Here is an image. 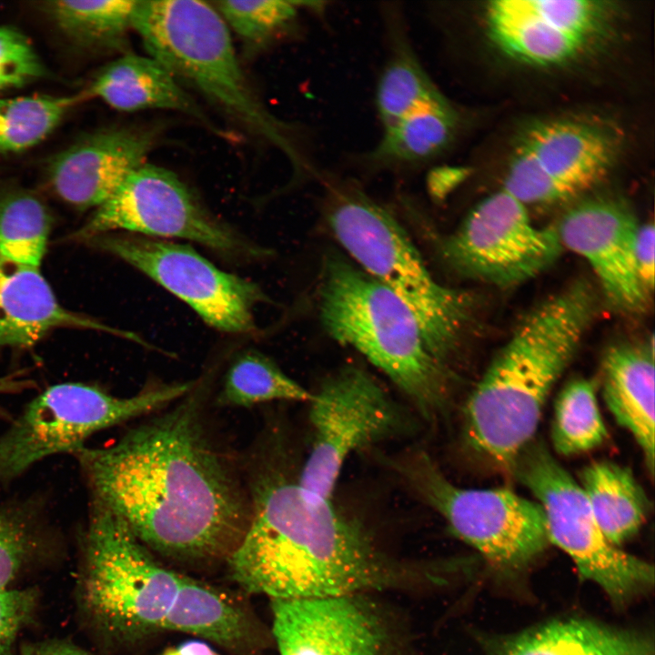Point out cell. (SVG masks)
<instances>
[{
    "label": "cell",
    "instance_id": "cell-38",
    "mask_svg": "<svg viewBox=\"0 0 655 655\" xmlns=\"http://www.w3.org/2000/svg\"><path fill=\"white\" fill-rule=\"evenodd\" d=\"M161 655H219L208 644L201 640H188L166 649Z\"/></svg>",
    "mask_w": 655,
    "mask_h": 655
},
{
    "label": "cell",
    "instance_id": "cell-33",
    "mask_svg": "<svg viewBox=\"0 0 655 655\" xmlns=\"http://www.w3.org/2000/svg\"><path fill=\"white\" fill-rule=\"evenodd\" d=\"M44 510L35 500L0 504V591L42 544Z\"/></svg>",
    "mask_w": 655,
    "mask_h": 655
},
{
    "label": "cell",
    "instance_id": "cell-22",
    "mask_svg": "<svg viewBox=\"0 0 655 655\" xmlns=\"http://www.w3.org/2000/svg\"><path fill=\"white\" fill-rule=\"evenodd\" d=\"M461 124L459 110L447 97L381 128L373 146L351 156L352 165L368 173H407L429 167L452 146Z\"/></svg>",
    "mask_w": 655,
    "mask_h": 655
},
{
    "label": "cell",
    "instance_id": "cell-35",
    "mask_svg": "<svg viewBox=\"0 0 655 655\" xmlns=\"http://www.w3.org/2000/svg\"><path fill=\"white\" fill-rule=\"evenodd\" d=\"M32 590L0 591V655H12L15 640L35 606Z\"/></svg>",
    "mask_w": 655,
    "mask_h": 655
},
{
    "label": "cell",
    "instance_id": "cell-20",
    "mask_svg": "<svg viewBox=\"0 0 655 655\" xmlns=\"http://www.w3.org/2000/svg\"><path fill=\"white\" fill-rule=\"evenodd\" d=\"M161 630L191 633L237 655H259L269 640L239 598L185 576Z\"/></svg>",
    "mask_w": 655,
    "mask_h": 655
},
{
    "label": "cell",
    "instance_id": "cell-27",
    "mask_svg": "<svg viewBox=\"0 0 655 655\" xmlns=\"http://www.w3.org/2000/svg\"><path fill=\"white\" fill-rule=\"evenodd\" d=\"M137 1L56 0L42 3L43 12L69 40L86 48L116 49L125 45Z\"/></svg>",
    "mask_w": 655,
    "mask_h": 655
},
{
    "label": "cell",
    "instance_id": "cell-31",
    "mask_svg": "<svg viewBox=\"0 0 655 655\" xmlns=\"http://www.w3.org/2000/svg\"><path fill=\"white\" fill-rule=\"evenodd\" d=\"M551 438L555 450L564 456L583 453L603 443L607 428L591 380L573 379L562 388L554 406Z\"/></svg>",
    "mask_w": 655,
    "mask_h": 655
},
{
    "label": "cell",
    "instance_id": "cell-30",
    "mask_svg": "<svg viewBox=\"0 0 655 655\" xmlns=\"http://www.w3.org/2000/svg\"><path fill=\"white\" fill-rule=\"evenodd\" d=\"M223 21L243 44L257 54L300 32L301 1H213Z\"/></svg>",
    "mask_w": 655,
    "mask_h": 655
},
{
    "label": "cell",
    "instance_id": "cell-14",
    "mask_svg": "<svg viewBox=\"0 0 655 655\" xmlns=\"http://www.w3.org/2000/svg\"><path fill=\"white\" fill-rule=\"evenodd\" d=\"M89 240L183 300L210 327L233 334L257 329L254 307L267 300L261 288L221 270L189 246L138 235Z\"/></svg>",
    "mask_w": 655,
    "mask_h": 655
},
{
    "label": "cell",
    "instance_id": "cell-23",
    "mask_svg": "<svg viewBox=\"0 0 655 655\" xmlns=\"http://www.w3.org/2000/svg\"><path fill=\"white\" fill-rule=\"evenodd\" d=\"M653 347L619 344L605 354L602 393L615 419L640 445L650 473L654 469Z\"/></svg>",
    "mask_w": 655,
    "mask_h": 655
},
{
    "label": "cell",
    "instance_id": "cell-16",
    "mask_svg": "<svg viewBox=\"0 0 655 655\" xmlns=\"http://www.w3.org/2000/svg\"><path fill=\"white\" fill-rule=\"evenodd\" d=\"M619 148L612 128L580 118L530 125L514 149L530 170L543 204L569 199L590 188L611 167Z\"/></svg>",
    "mask_w": 655,
    "mask_h": 655
},
{
    "label": "cell",
    "instance_id": "cell-32",
    "mask_svg": "<svg viewBox=\"0 0 655 655\" xmlns=\"http://www.w3.org/2000/svg\"><path fill=\"white\" fill-rule=\"evenodd\" d=\"M84 96L0 98V154L21 152L39 144Z\"/></svg>",
    "mask_w": 655,
    "mask_h": 655
},
{
    "label": "cell",
    "instance_id": "cell-18",
    "mask_svg": "<svg viewBox=\"0 0 655 655\" xmlns=\"http://www.w3.org/2000/svg\"><path fill=\"white\" fill-rule=\"evenodd\" d=\"M159 134L153 126H114L88 134L52 158L49 183L66 203L97 208L146 163Z\"/></svg>",
    "mask_w": 655,
    "mask_h": 655
},
{
    "label": "cell",
    "instance_id": "cell-6",
    "mask_svg": "<svg viewBox=\"0 0 655 655\" xmlns=\"http://www.w3.org/2000/svg\"><path fill=\"white\" fill-rule=\"evenodd\" d=\"M328 219L358 266L399 297L417 318L433 353L447 364L472 315L463 291L438 283L397 219L350 180L322 173Z\"/></svg>",
    "mask_w": 655,
    "mask_h": 655
},
{
    "label": "cell",
    "instance_id": "cell-7",
    "mask_svg": "<svg viewBox=\"0 0 655 655\" xmlns=\"http://www.w3.org/2000/svg\"><path fill=\"white\" fill-rule=\"evenodd\" d=\"M84 549L82 597L96 621L126 640L160 630L181 576L156 561L119 517L93 502Z\"/></svg>",
    "mask_w": 655,
    "mask_h": 655
},
{
    "label": "cell",
    "instance_id": "cell-9",
    "mask_svg": "<svg viewBox=\"0 0 655 655\" xmlns=\"http://www.w3.org/2000/svg\"><path fill=\"white\" fill-rule=\"evenodd\" d=\"M513 467L543 510L549 541L571 558L584 578L618 603L653 584V567L606 538L579 482L543 446L528 445Z\"/></svg>",
    "mask_w": 655,
    "mask_h": 655
},
{
    "label": "cell",
    "instance_id": "cell-26",
    "mask_svg": "<svg viewBox=\"0 0 655 655\" xmlns=\"http://www.w3.org/2000/svg\"><path fill=\"white\" fill-rule=\"evenodd\" d=\"M579 484L611 543L619 546L638 532L646 519L649 501L627 468L610 461L591 463L583 469Z\"/></svg>",
    "mask_w": 655,
    "mask_h": 655
},
{
    "label": "cell",
    "instance_id": "cell-13",
    "mask_svg": "<svg viewBox=\"0 0 655 655\" xmlns=\"http://www.w3.org/2000/svg\"><path fill=\"white\" fill-rule=\"evenodd\" d=\"M309 402L313 441L297 480L307 491L331 499L348 458L393 435L402 418L378 382L354 365L328 377Z\"/></svg>",
    "mask_w": 655,
    "mask_h": 655
},
{
    "label": "cell",
    "instance_id": "cell-19",
    "mask_svg": "<svg viewBox=\"0 0 655 655\" xmlns=\"http://www.w3.org/2000/svg\"><path fill=\"white\" fill-rule=\"evenodd\" d=\"M58 328L94 329L137 339L64 307L39 267L0 258V347H30Z\"/></svg>",
    "mask_w": 655,
    "mask_h": 655
},
{
    "label": "cell",
    "instance_id": "cell-15",
    "mask_svg": "<svg viewBox=\"0 0 655 655\" xmlns=\"http://www.w3.org/2000/svg\"><path fill=\"white\" fill-rule=\"evenodd\" d=\"M279 655H396L382 613L358 595L271 600Z\"/></svg>",
    "mask_w": 655,
    "mask_h": 655
},
{
    "label": "cell",
    "instance_id": "cell-5",
    "mask_svg": "<svg viewBox=\"0 0 655 655\" xmlns=\"http://www.w3.org/2000/svg\"><path fill=\"white\" fill-rule=\"evenodd\" d=\"M319 293L320 317L334 339L383 371L423 415L444 408L450 371L399 297L339 255L327 257Z\"/></svg>",
    "mask_w": 655,
    "mask_h": 655
},
{
    "label": "cell",
    "instance_id": "cell-4",
    "mask_svg": "<svg viewBox=\"0 0 655 655\" xmlns=\"http://www.w3.org/2000/svg\"><path fill=\"white\" fill-rule=\"evenodd\" d=\"M133 29L147 55L184 88L282 153L294 176H316L299 126L277 116L262 102L240 65L228 27L211 2L137 1Z\"/></svg>",
    "mask_w": 655,
    "mask_h": 655
},
{
    "label": "cell",
    "instance_id": "cell-3",
    "mask_svg": "<svg viewBox=\"0 0 655 655\" xmlns=\"http://www.w3.org/2000/svg\"><path fill=\"white\" fill-rule=\"evenodd\" d=\"M596 313L595 293L579 281L524 317L467 400L466 431L477 451L499 465L514 466Z\"/></svg>",
    "mask_w": 655,
    "mask_h": 655
},
{
    "label": "cell",
    "instance_id": "cell-1",
    "mask_svg": "<svg viewBox=\"0 0 655 655\" xmlns=\"http://www.w3.org/2000/svg\"><path fill=\"white\" fill-rule=\"evenodd\" d=\"M193 388L116 443L75 455L92 502L119 517L148 549L209 563L236 550L251 509L247 488L211 438Z\"/></svg>",
    "mask_w": 655,
    "mask_h": 655
},
{
    "label": "cell",
    "instance_id": "cell-17",
    "mask_svg": "<svg viewBox=\"0 0 655 655\" xmlns=\"http://www.w3.org/2000/svg\"><path fill=\"white\" fill-rule=\"evenodd\" d=\"M639 226L626 205L597 197L569 208L557 227L563 247L588 261L611 306L629 313L642 311L649 293L635 259Z\"/></svg>",
    "mask_w": 655,
    "mask_h": 655
},
{
    "label": "cell",
    "instance_id": "cell-11",
    "mask_svg": "<svg viewBox=\"0 0 655 655\" xmlns=\"http://www.w3.org/2000/svg\"><path fill=\"white\" fill-rule=\"evenodd\" d=\"M114 231L175 237L234 258H256L263 249L215 217L172 171L145 163L135 170L76 233L80 239Z\"/></svg>",
    "mask_w": 655,
    "mask_h": 655
},
{
    "label": "cell",
    "instance_id": "cell-21",
    "mask_svg": "<svg viewBox=\"0 0 655 655\" xmlns=\"http://www.w3.org/2000/svg\"><path fill=\"white\" fill-rule=\"evenodd\" d=\"M84 96L123 112L176 111L222 134L190 93L150 55L126 53L117 57L100 70Z\"/></svg>",
    "mask_w": 655,
    "mask_h": 655
},
{
    "label": "cell",
    "instance_id": "cell-37",
    "mask_svg": "<svg viewBox=\"0 0 655 655\" xmlns=\"http://www.w3.org/2000/svg\"><path fill=\"white\" fill-rule=\"evenodd\" d=\"M469 174V171L466 167L444 166L438 168L434 170L429 180L430 188L435 196L442 198L463 182Z\"/></svg>",
    "mask_w": 655,
    "mask_h": 655
},
{
    "label": "cell",
    "instance_id": "cell-28",
    "mask_svg": "<svg viewBox=\"0 0 655 655\" xmlns=\"http://www.w3.org/2000/svg\"><path fill=\"white\" fill-rule=\"evenodd\" d=\"M312 393L288 377L271 358L256 350L240 353L230 364L218 404L248 408L273 400L310 401Z\"/></svg>",
    "mask_w": 655,
    "mask_h": 655
},
{
    "label": "cell",
    "instance_id": "cell-25",
    "mask_svg": "<svg viewBox=\"0 0 655 655\" xmlns=\"http://www.w3.org/2000/svg\"><path fill=\"white\" fill-rule=\"evenodd\" d=\"M487 28L508 55L534 66L575 58L587 40L560 30L538 15L528 0H495L485 9Z\"/></svg>",
    "mask_w": 655,
    "mask_h": 655
},
{
    "label": "cell",
    "instance_id": "cell-34",
    "mask_svg": "<svg viewBox=\"0 0 655 655\" xmlns=\"http://www.w3.org/2000/svg\"><path fill=\"white\" fill-rule=\"evenodd\" d=\"M45 74L44 64L19 30L0 25V91L21 87Z\"/></svg>",
    "mask_w": 655,
    "mask_h": 655
},
{
    "label": "cell",
    "instance_id": "cell-29",
    "mask_svg": "<svg viewBox=\"0 0 655 655\" xmlns=\"http://www.w3.org/2000/svg\"><path fill=\"white\" fill-rule=\"evenodd\" d=\"M50 216L43 202L22 189L0 194V258L40 267L50 233Z\"/></svg>",
    "mask_w": 655,
    "mask_h": 655
},
{
    "label": "cell",
    "instance_id": "cell-40",
    "mask_svg": "<svg viewBox=\"0 0 655 655\" xmlns=\"http://www.w3.org/2000/svg\"><path fill=\"white\" fill-rule=\"evenodd\" d=\"M37 655H88L84 650L66 642L49 644L40 650Z\"/></svg>",
    "mask_w": 655,
    "mask_h": 655
},
{
    "label": "cell",
    "instance_id": "cell-24",
    "mask_svg": "<svg viewBox=\"0 0 655 655\" xmlns=\"http://www.w3.org/2000/svg\"><path fill=\"white\" fill-rule=\"evenodd\" d=\"M491 655H654L637 632L586 620H555L496 642Z\"/></svg>",
    "mask_w": 655,
    "mask_h": 655
},
{
    "label": "cell",
    "instance_id": "cell-39",
    "mask_svg": "<svg viewBox=\"0 0 655 655\" xmlns=\"http://www.w3.org/2000/svg\"><path fill=\"white\" fill-rule=\"evenodd\" d=\"M34 387V383L17 374L0 377V395L17 393Z\"/></svg>",
    "mask_w": 655,
    "mask_h": 655
},
{
    "label": "cell",
    "instance_id": "cell-8",
    "mask_svg": "<svg viewBox=\"0 0 655 655\" xmlns=\"http://www.w3.org/2000/svg\"><path fill=\"white\" fill-rule=\"evenodd\" d=\"M193 381L146 388L119 398L95 385H53L36 396L0 435V483L60 453L76 454L97 431L155 412L186 396Z\"/></svg>",
    "mask_w": 655,
    "mask_h": 655
},
{
    "label": "cell",
    "instance_id": "cell-36",
    "mask_svg": "<svg viewBox=\"0 0 655 655\" xmlns=\"http://www.w3.org/2000/svg\"><path fill=\"white\" fill-rule=\"evenodd\" d=\"M655 230L652 224L640 225L635 241V259L640 278L648 292L654 287Z\"/></svg>",
    "mask_w": 655,
    "mask_h": 655
},
{
    "label": "cell",
    "instance_id": "cell-2",
    "mask_svg": "<svg viewBox=\"0 0 655 655\" xmlns=\"http://www.w3.org/2000/svg\"><path fill=\"white\" fill-rule=\"evenodd\" d=\"M251 466L249 524L227 560L243 590L271 600H317L407 582L406 568L331 499L304 489L276 448Z\"/></svg>",
    "mask_w": 655,
    "mask_h": 655
},
{
    "label": "cell",
    "instance_id": "cell-12",
    "mask_svg": "<svg viewBox=\"0 0 655 655\" xmlns=\"http://www.w3.org/2000/svg\"><path fill=\"white\" fill-rule=\"evenodd\" d=\"M563 248L557 227L533 225L526 205L505 189L476 204L441 246L458 274L499 287L539 276Z\"/></svg>",
    "mask_w": 655,
    "mask_h": 655
},
{
    "label": "cell",
    "instance_id": "cell-10",
    "mask_svg": "<svg viewBox=\"0 0 655 655\" xmlns=\"http://www.w3.org/2000/svg\"><path fill=\"white\" fill-rule=\"evenodd\" d=\"M451 531L497 567L528 564L549 542L543 510L507 489H466L453 484L422 453L398 466Z\"/></svg>",
    "mask_w": 655,
    "mask_h": 655
}]
</instances>
